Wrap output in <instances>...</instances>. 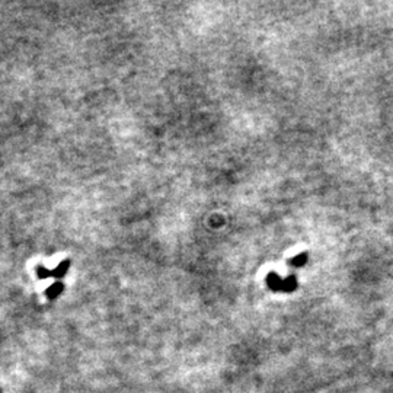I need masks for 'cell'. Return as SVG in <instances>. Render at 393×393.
I'll use <instances>...</instances> for the list:
<instances>
[{"label":"cell","mask_w":393,"mask_h":393,"mask_svg":"<svg viewBox=\"0 0 393 393\" xmlns=\"http://www.w3.org/2000/svg\"><path fill=\"white\" fill-rule=\"evenodd\" d=\"M267 283H268L270 288H272V290H275V291L281 290V287H283V280H281L277 274H272V272L268 275Z\"/></svg>","instance_id":"1"},{"label":"cell","mask_w":393,"mask_h":393,"mask_svg":"<svg viewBox=\"0 0 393 393\" xmlns=\"http://www.w3.org/2000/svg\"><path fill=\"white\" fill-rule=\"evenodd\" d=\"M296 287H297V283H296V278L294 277H290L287 280H283V287H281L283 291H293Z\"/></svg>","instance_id":"2"},{"label":"cell","mask_w":393,"mask_h":393,"mask_svg":"<svg viewBox=\"0 0 393 393\" xmlns=\"http://www.w3.org/2000/svg\"><path fill=\"white\" fill-rule=\"evenodd\" d=\"M306 262V254H302V255H299V257H296L294 259H291V264L293 265H303Z\"/></svg>","instance_id":"3"}]
</instances>
